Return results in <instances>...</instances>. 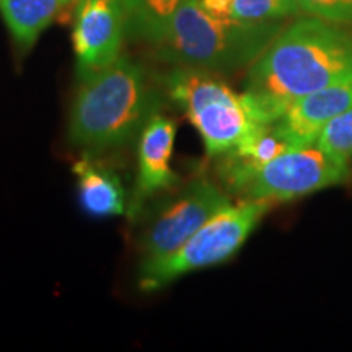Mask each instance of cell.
<instances>
[{
    "label": "cell",
    "instance_id": "obj_1",
    "mask_svg": "<svg viewBox=\"0 0 352 352\" xmlns=\"http://www.w3.org/2000/svg\"><path fill=\"white\" fill-rule=\"evenodd\" d=\"M347 78L352 34L311 16L280 30L250 65L243 96L254 121L272 126L297 100Z\"/></svg>",
    "mask_w": 352,
    "mask_h": 352
},
{
    "label": "cell",
    "instance_id": "obj_2",
    "mask_svg": "<svg viewBox=\"0 0 352 352\" xmlns=\"http://www.w3.org/2000/svg\"><path fill=\"white\" fill-rule=\"evenodd\" d=\"M284 26L279 21H239L209 13L186 0L151 43L176 67L228 72L252 65Z\"/></svg>",
    "mask_w": 352,
    "mask_h": 352
},
{
    "label": "cell",
    "instance_id": "obj_3",
    "mask_svg": "<svg viewBox=\"0 0 352 352\" xmlns=\"http://www.w3.org/2000/svg\"><path fill=\"white\" fill-rule=\"evenodd\" d=\"M155 109V94L144 69L120 56L80 80L69 120V138L85 148L118 147L142 131Z\"/></svg>",
    "mask_w": 352,
    "mask_h": 352
},
{
    "label": "cell",
    "instance_id": "obj_4",
    "mask_svg": "<svg viewBox=\"0 0 352 352\" xmlns=\"http://www.w3.org/2000/svg\"><path fill=\"white\" fill-rule=\"evenodd\" d=\"M166 90L199 132L209 157L223 155L261 127L243 94L208 70L176 67L166 77Z\"/></svg>",
    "mask_w": 352,
    "mask_h": 352
},
{
    "label": "cell",
    "instance_id": "obj_5",
    "mask_svg": "<svg viewBox=\"0 0 352 352\" xmlns=\"http://www.w3.org/2000/svg\"><path fill=\"white\" fill-rule=\"evenodd\" d=\"M270 209L271 202L245 199L219 210L168 258L142 264L139 287L152 292L189 272L226 263L245 245Z\"/></svg>",
    "mask_w": 352,
    "mask_h": 352
},
{
    "label": "cell",
    "instance_id": "obj_6",
    "mask_svg": "<svg viewBox=\"0 0 352 352\" xmlns=\"http://www.w3.org/2000/svg\"><path fill=\"white\" fill-rule=\"evenodd\" d=\"M351 170L315 144L289 147L254 171L241 186L245 199L287 202L347 182Z\"/></svg>",
    "mask_w": 352,
    "mask_h": 352
},
{
    "label": "cell",
    "instance_id": "obj_7",
    "mask_svg": "<svg viewBox=\"0 0 352 352\" xmlns=\"http://www.w3.org/2000/svg\"><path fill=\"white\" fill-rule=\"evenodd\" d=\"M230 204V196L209 179H197L189 184L148 227L142 243V264L168 258L209 219Z\"/></svg>",
    "mask_w": 352,
    "mask_h": 352
},
{
    "label": "cell",
    "instance_id": "obj_8",
    "mask_svg": "<svg viewBox=\"0 0 352 352\" xmlns=\"http://www.w3.org/2000/svg\"><path fill=\"white\" fill-rule=\"evenodd\" d=\"M124 34L122 0H78L72 34L78 80L111 65L121 56Z\"/></svg>",
    "mask_w": 352,
    "mask_h": 352
},
{
    "label": "cell",
    "instance_id": "obj_9",
    "mask_svg": "<svg viewBox=\"0 0 352 352\" xmlns=\"http://www.w3.org/2000/svg\"><path fill=\"white\" fill-rule=\"evenodd\" d=\"M175 138V121L164 114L153 113L140 131L138 182L127 208L131 217L138 215L151 197L178 183V175L171 168Z\"/></svg>",
    "mask_w": 352,
    "mask_h": 352
},
{
    "label": "cell",
    "instance_id": "obj_10",
    "mask_svg": "<svg viewBox=\"0 0 352 352\" xmlns=\"http://www.w3.org/2000/svg\"><path fill=\"white\" fill-rule=\"evenodd\" d=\"M351 104L352 78H347L297 100L272 127L290 147L315 144L321 129Z\"/></svg>",
    "mask_w": 352,
    "mask_h": 352
},
{
    "label": "cell",
    "instance_id": "obj_11",
    "mask_svg": "<svg viewBox=\"0 0 352 352\" xmlns=\"http://www.w3.org/2000/svg\"><path fill=\"white\" fill-rule=\"evenodd\" d=\"M78 199L83 210L94 217H113L127 212L126 192L114 171L95 162L88 153L74 164Z\"/></svg>",
    "mask_w": 352,
    "mask_h": 352
},
{
    "label": "cell",
    "instance_id": "obj_12",
    "mask_svg": "<svg viewBox=\"0 0 352 352\" xmlns=\"http://www.w3.org/2000/svg\"><path fill=\"white\" fill-rule=\"evenodd\" d=\"M74 2L78 0H0V15L16 46L28 51L56 16Z\"/></svg>",
    "mask_w": 352,
    "mask_h": 352
},
{
    "label": "cell",
    "instance_id": "obj_13",
    "mask_svg": "<svg viewBox=\"0 0 352 352\" xmlns=\"http://www.w3.org/2000/svg\"><path fill=\"white\" fill-rule=\"evenodd\" d=\"M215 16L239 21H279L300 12L296 0H197Z\"/></svg>",
    "mask_w": 352,
    "mask_h": 352
},
{
    "label": "cell",
    "instance_id": "obj_14",
    "mask_svg": "<svg viewBox=\"0 0 352 352\" xmlns=\"http://www.w3.org/2000/svg\"><path fill=\"white\" fill-rule=\"evenodd\" d=\"M126 33L151 44L186 0H122Z\"/></svg>",
    "mask_w": 352,
    "mask_h": 352
},
{
    "label": "cell",
    "instance_id": "obj_15",
    "mask_svg": "<svg viewBox=\"0 0 352 352\" xmlns=\"http://www.w3.org/2000/svg\"><path fill=\"white\" fill-rule=\"evenodd\" d=\"M315 145L342 165L352 162V104L321 129Z\"/></svg>",
    "mask_w": 352,
    "mask_h": 352
},
{
    "label": "cell",
    "instance_id": "obj_16",
    "mask_svg": "<svg viewBox=\"0 0 352 352\" xmlns=\"http://www.w3.org/2000/svg\"><path fill=\"white\" fill-rule=\"evenodd\" d=\"M300 12L334 25L352 26V0H296Z\"/></svg>",
    "mask_w": 352,
    "mask_h": 352
}]
</instances>
